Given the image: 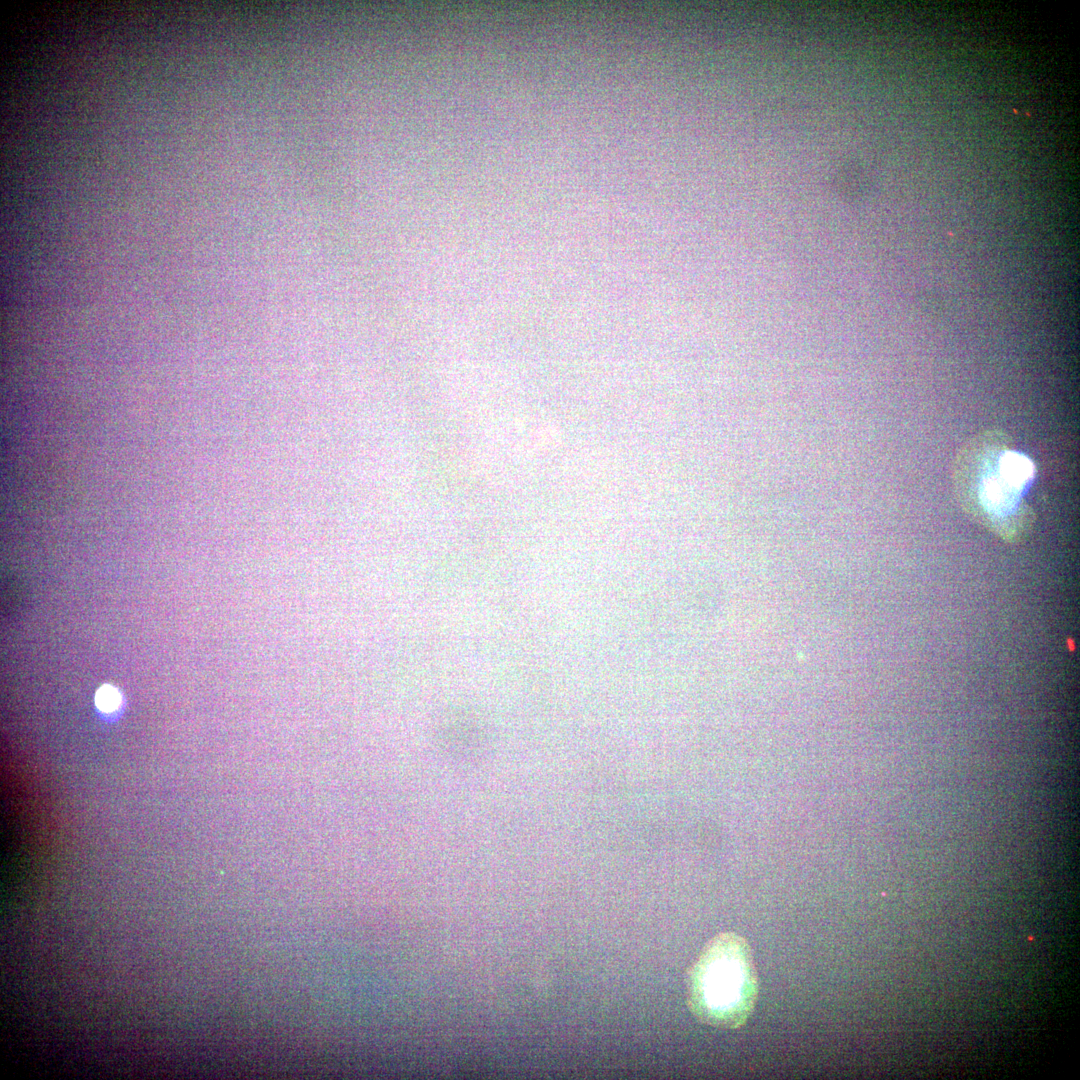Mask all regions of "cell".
<instances>
[{
  "label": "cell",
  "instance_id": "6da1fadb",
  "mask_svg": "<svg viewBox=\"0 0 1080 1080\" xmlns=\"http://www.w3.org/2000/svg\"><path fill=\"white\" fill-rule=\"evenodd\" d=\"M1036 467L1030 457L1011 447L1000 430L983 431L968 440L953 464V484L962 508L1002 540L1025 539L1035 513L1025 499Z\"/></svg>",
  "mask_w": 1080,
  "mask_h": 1080
},
{
  "label": "cell",
  "instance_id": "7a4b0ae2",
  "mask_svg": "<svg viewBox=\"0 0 1080 1080\" xmlns=\"http://www.w3.org/2000/svg\"><path fill=\"white\" fill-rule=\"evenodd\" d=\"M758 978L750 946L734 932L715 935L702 949L687 977V1004L709 1026L739 1028L758 997Z\"/></svg>",
  "mask_w": 1080,
  "mask_h": 1080
},
{
  "label": "cell",
  "instance_id": "3957f363",
  "mask_svg": "<svg viewBox=\"0 0 1080 1080\" xmlns=\"http://www.w3.org/2000/svg\"><path fill=\"white\" fill-rule=\"evenodd\" d=\"M122 702L119 691L108 684L101 686L95 695V704L103 713H113L120 707Z\"/></svg>",
  "mask_w": 1080,
  "mask_h": 1080
}]
</instances>
